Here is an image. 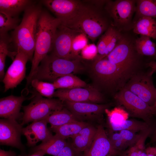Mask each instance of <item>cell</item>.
<instances>
[{"label":"cell","mask_w":156,"mask_h":156,"mask_svg":"<svg viewBox=\"0 0 156 156\" xmlns=\"http://www.w3.org/2000/svg\"><path fill=\"white\" fill-rule=\"evenodd\" d=\"M139 70L137 67L115 64L105 58L93 61L89 70L92 86L103 95L105 93L114 96Z\"/></svg>","instance_id":"6da1fadb"},{"label":"cell","mask_w":156,"mask_h":156,"mask_svg":"<svg viewBox=\"0 0 156 156\" xmlns=\"http://www.w3.org/2000/svg\"><path fill=\"white\" fill-rule=\"evenodd\" d=\"M62 24L84 34L94 42L112 25V22L104 7L83 0L73 16Z\"/></svg>","instance_id":"7a4b0ae2"},{"label":"cell","mask_w":156,"mask_h":156,"mask_svg":"<svg viewBox=\"0 0 156 156\" xmlns=\"http://www.w3.org/2000/svg\"><path fill=\"white\" fill-rule=\"evenodd\" d=\"M61 23L59 19L52 16L47 11L42 10L37 23L31 68L26 78L27 86L31 83L41 62L51 51L56 30Z\"/></svg>","instance_id":"3957f363"},{"label":"cell","mask_w":156,"mask_h":156,"mask_svg":"<svg viewBox=\"0 0 156 156\" xmlns=\"http://www.w3.org/2000/svg\"><path fill=\"white\" fill-rule=\"evenodd\" d=\"M41 6L35 3L24 11L20 23L12 32L10 42L14 45L16 52L27 55L32 60L34 53L36 27L42 10Z\"/></svg>","instance_id":"277c9868"},{"label":"cell","mask_w":156,"mask_h":156,"mask_svg":"<svg viewBox=\"0 0 156 156\" xmlns=\"http://www.w3.org/2000/svg\"><path fill=\"white\" fill-rule=\"evenodd\" d=\"M82 59L81 57L75 59L69 60L51 54L48 55L40 62L32 80L36 79L53 82L61 77L80 73L86 68Z\"/></svg>","instance_id":"5b68a950"},{"label":"cell","mask_w":156,"mask_h":156,"mask_svg":"<svg viewBox=\"0 0 156 156\" xmlns=\"http://www.w3.org/2000/svg\"><path fill=\"white\" fill-rule=\"evenodd\" d=\"M136 7V0H107L104 9L110 18L112 25L121 32L132 29V18Z\"/></svg>","instance_id":"8992f818"},{"label":"cell","mask_w":156,"mask_h":156,"mask_svg":"<svg viewBox=\"0 0 156 156\" xmlns=\"http://www.w3.org/2000/svg\"><path fill=\"white\" fill-rule=\"evenodd\" d=\"M114 97L117 103L122 106L129 116L141 118L145 122L153 124L152 117L156 114L152 107L130 91L124 87Z\"/></svg>","instance_id":"52a82bcc"},{"label":"cell","mask_w":156,"mask_h":156,"mask_svg":"<svg viewBox=\"0 0 156 156\" xmlns=\"http://www.w3.org/2000/svg\"><path fill=\"white\" fill-rule=\"evenodd\" d=\"M64 107V102L58 99L37 96L29 105L22 107L24 112L21 124L23 125L30 122L45 119L55 111Z\"/></svg>","instance_id":"ba28073f"},{"label":"cell","mask_w":156,"mask_h":156,"mask_svg":"<svg viewBox=\"0 0 156 156\" xmlns=\"http://www.w3.org/2000/svg\"><path fill=\"white\" fill-rule=\"evenodd\" d=\"M135 40L122 34L115 47L105 58L115 64L125 66H140L139 56L141 55L136 50Z\"/></svg>","instance_id":"9c48e42d"},{"label":"cell","mask_w":156,"mask_h":156,"mask_svg":"<svg viewBox=\"0 0 156 156\" xmlns=\"http://www.w3.org/2000/svg\"><path fill=\"white\" fill-rule=\"evenodd\" d=\"M149 72L139 71L127 82L124 88L130 91L149 106L154 105L156 98V89Z\"/></svg>","instance_id":"30bf717a"},{"label":"cell","mask_w":156,"mask_h":156,"mask_svg":"<svg viewBox=\"0 0 156 156\" xmlns=\"http://www.w3.org/2000/svg\"><path fill=\"white\" fill-rule=\"evenodd\" d=\"M53 97L64 101L89 102L102 104L105 101L104 95L92 86L84 88L57 89Z\"/></svg>","instance_id":"8fae6325"},{"label":"cell","mask_w":156,"mask_h":156,"mask_svg":"<svg viewBox=\"0 0 156 156\" xmlns=\"http://www.w3.org/2000/svg\"><path fill=\"white\" fill-rule=\"evenodd\" d=\"M79 33L61 23L56 32L51 54L69 60L76 59L72 55V45L74 38Z\"/></svg>","instance_id":"7c38bea8"},{"label":"cell","mask_w":156,"mask_h":156,"mask_svg":"<svg viewBox=\"0 0 156 156\" xmlns=\"http://www.w3.org/2000/svg\"><path fill=\"white\" fill-rule=\"evenodd\" d=\"M29 60V57L24 53L17 52L2 80L4 92L16 87L23 79L25 76L26 63Z\"/></svg>","instance_id":"4fadbf2b"},{"label":"cell","mask_w":156,"mask_h":156,"mask_svg":"<svg viewBox=\"0 0 156 156\" xmlns=\"http://www.w3.org/2000/svg\"><path fill=\"white\" fill-rule=\"evenodd\" d=\"M22 126L15 120L1 119L0 144L10 146L23 151L24 148L21 139L22 134Z\"/></svg>","instance_id":"5bb4252c"},{"label":"cell","mask_w":156,"mask_h":156,"mask_svg":"<svg viewBox=\"0 0 156 156\" xmlns=\"http://www.w3.org/2000/svg\"><path fill=\"white\" fill-rule=\"evenodd\" d=\"M64 107L79 120L97 118L105 112L111 104H98L89 102L64 101Z\"/></svg>","instance_id":"9a60e30c"},{"label":"cell","mask_w":156,"mask_h":156,"mask_svg":"<svg viewBox=\"0 0 156 156\" xmlns=\"http://www.w3.org/2000/svg\"><path fill=\"white\" fill-rule=\"evenodd\" d=\"M94 139L83 156H116L120 153L112 146L103 126L97 127Z\"/></svg>","instance_id":"2e32d148"},{"label":"cell","mask_w":156,"mask_h":156,"mask_svg":"<svg viewBox=\"0 0 156 156\" xmlns=\"http://www.w3.org/2000/svg\"><path fill=\"white\" fill-rule=\"evenodd\" d=\"M63 24L75 13L81 1L77 0H44L40 1Z\"/></svg>","instance_id":"e0dca14e"},{"label":"cell","mask_w":156,"mask_h":156,"mask_svg":"<svg viewBox=\"0 0 156 156\" xmlns=\"http://www.w3.org/2000/svg\"><path fill=\"white\" fill-rule=\"evenodd\" d=\"M47 123L45 119L42 120L33 122L23 128L22 134L26 138L28 146H34L38 142H45L53 136L47 127Z\"/></svg>","instance_id":"ac0fdd59"},{"label":"cell","mask_w":156,"mask_h":156,"mask_svg":"<svg viewBox=\"0 0 156 156\" xmlns=\"http://www.w3.org/2000/svg\"><path fill=\"white\" fill-rule=\"evenodd\" d=\"M26 98L11 95L0 99V116L4 118L16 120L22 118L23 113L20 112L23 102Z\"/></svg>","instance_id":"d6986e66"},{"label":"cell","mask_w":156,"mask_h":156,"mask_svg":"<svg viewBox=\"0 0 156 156\" xmlns=\"http://www.w3.org/2000/svg\"><path fill=\"white\" fill-rule=\"evenodd\" d=\"M97 128L89 125L72 138L71 145L78 153L85 152L90 146L95 137Z\"/></svg>","instance_id":"ffe728a7"},{"label":"cell","mask_w":156,"mask_h":156,"mask_svg":"<svg viewBox=\"0 0 156 156\" xmlns=\"http://www.w3.org/2000/svg\"><path fill=\"white\" fill-rule=\"evenodd\" d=\"M67 144L66 139L55 134L48 140L33 147L31 152L33 153L41 151L45 154L57 156Z\"/></svg>","instance_id":"44dd1931"},{"label":"cell","mask_w":156,"mask_h":156,"mask_svg":"<svg viewBox=\"0 0 156 156\" xmlns=\"http://www.w3.org/2000/svg\"><path fill=\"white\" fill-rule=\"evenodd\" d=\"M133 32L137 34L156 39V19L147 16H142L133 22Z\"/></svg>","instance_id":"7402d4cb"},{"label":"cell","mask_w":156,"mask_h":156,"mask_svg":"<svg viewBox=\"0 0 156 156\" xmlns=\"http://www.w3.org/2000/svg\"><path fill=\"white\" fill-rule=\"evenodd\" d=\"M34 3L33 1L29 0H0V12L17 17L20 13Z\"/></svg>","instance_id":"603a6c76"},{"label":"cell","mask_w":156,"mask_h":156,"mask_svg":"<svg viewBox=\"0 0 156 156\" xmlns=\"http://www.w3.org/2000/svg\"><path fill=\"white\" fill-rule=\"evenodd\" d=\"M51 125V128L57 127L68 123L79 120L65 107L57 110L45 119Z\"/></svg>","instance_id":"cb8c5ba5"},{"label":"cell","mask_w":156,"mask_h":156,"mask_svg":"<svg viewBox=\"0 0 156 156\" xmlns=\"http://www.w3.org/2000/svg\"><path fill=\"white\" fill-rule=\"evenodd\" d=\"M89 124L80 120L73 121L57 127L51 128L61 137L66 139L72 138Z\"/></svg>","instance_id":"d4e9b609"},{"label":"cell","mask_w":156,"mask_h":156,"mask_svg":"<svg viewBox=\"0 0 156 156\" xmlns=\"http://www.w3.org/2000/svg\"><path fill=\"white\" fill-rule=\"evenodd\" d=\"M153 128L152 125L141 131V135L138 142L134 145L129 147L122 152L119 156H147L145 141L150 136Z\"/></svg>","instance_id":"484cf974"},{"label":"cell","mask_w":156,"mask_h":156,"mask_svg":"<svg viewBox=\"0 0 156 156\" xmlns=\"http://www.w3.org/2000/svg\"><path fill=\"white\" fill-rule=\"evenodd\" d=\"M53 83L55 89L57 90L88 87L85 82L72 74L60 77L54 81Z\"/></svg>","instance_id":"4316f807"},{"label":"cell","mask_w":156,"mask_h":156,"mask_svg":"<svg viewBox=\"0 0 156 156\" xmlns=\"http://www.w3.org/2000/svg\"><path fill=\"white\" fill-rule=\"evenodd\" d=\"M10 38L8 34L0 35V77L2 80L4 76L5 67L6 56H8L13 60L17 52H11L9 49Z\"/></svg>","instance_id":"83f0119b"},{"label":"cell","mask_w":156,"mask_h":156,"mask_svg":"<svg viewBox=\"0 0 156 156\" xmlns=\"http://www.w3.org/2000/svg\"><path fill=\"white\" fill-rule=\"evenodd\" d=\"M135 19L145 16L156 19V0H136V7Z\"/></svg>","instance_id":"f1b7e54d"},{"label":"cell","mask_w":156,"mask_h":156,"mask_svg":"<svg viewBox=\"0 0 156 156\" xmlns=\"http://www.w3.org/2000/svg\"><path fill=\"white\" fill-rule=\"evenodd\" d=\"M149 37L140 35L135 40V47L138 53L141 55L155 56L156 44Z\"/></svg>","instance_id":"f546056e"},{"label":"cell","mask_w":156,"mask_h":156,"mask_svg":"<svg viewBox=\"0 0 156 156\" xmlns=\"http://www.w3.org/2000/svg\"><path fill=\"white\" fill-rule=\"evenodd\" d=\"M153 124H149L144 121L131 119H127L119 124L109 126L110 130L118 132L125 129L137 133L147 129Z\"/></svg>","instance_id":"4dcf8cb0"},{"label":"cell","mask_w":156,"mask_h":156,"mask_svg":"<svg viewBox=\"0 0 156 156\" xmlns=\"http://www.w3.org/2000/svg\"><path fill=\"white\" fill-rule=\"evenodd\" d=\"M105 112L107 116L109 125L120 124L128 119L129 114L122 107L118 106L113 109H105Z\"/></svg>","instance_id":"1f68e13d"},{"label":"cell","mask_w":156,"mask_h":156,"mask_svg":"<svg viewBox=\"0 0 156 156\" xmlns=\"http://www.w3.org/2000/svg\"><path fill=\"white\" fill-rule=\"evenodd\" d=\"M18 17H12L0 12V35L8 34L10 30L15 29L18 26Z\"/></svg>","instance_id":"d6a6232c"},{"label":"cell","mask_w":156,"mask_h":156,"mask_svg":"<svg viewBox=\"0 0 156 156\" xmlns=\"http://www.w3.org/2000/svg\"><path fill=\"white\" fill-rule=\"evenodd\" d=\"M31 84L42 96L47 98L53 97L56 89L53 83H50L34 79L32 80Z\"/></svg>","instance_id":"836d02e7"},{"label":"cell","mask_w":156,"mask_h":156,"mask_svg":"<svg viewBox=\"0 0 156 156\" xmlns=\"http://www.w3.org/2000/svg\"><path fill=\"white\" fill-rule=\"evenodd\" d=\"M114 28V27L111 25L100 38L96 45L98 51L97 55L93 61H98L105 58L107 44Z\"/></svg>","instance_id":"e575fe53"},{"label":"cell","mask_w":156,"mask_h":156,"mask_svg":"<svg viewBox=\"0 0 156 156\" xmlns=\"http://www.w3.org/2000/svg\"><path fill=\"white\" fill-rule=\"evenodd\" d=\"M88 37L84 34L79 33L74 38L72 44V51L75 59L80 57V52L88 44Z\"/></svg>","instance_id":"d590c367"},{"label":"cell","mask_w":156,"mask_h":156,"mask_svg":"<svg viewBox=\"0 0 156 156\" xmlns=\"http://www.w3.org/2000/svg\"><path fill=\"white\" fill-rule=\"evenodd\" d=\"M108 136L113 148L120 154L128 148L119 132L110 130Z\"/></svg>","instance_id":"8d00e7d4"},{"label":"cell","mask_w":156,"mask_h":156,"mask_svg":"<svg viewBox=\"0 0 156 156\" xmlns=\"http://www.w3.org/2000/svg\"><path fill=\"white\" fill-rule=\"evenodd\" d=\"M119 132L128 148L135 144L141 135V131L138 134L132 131L124 129L119 131Z\"/></svg>","instance_id":"74e56055"},{"label":"cell","mask_w":156,"mask_h":156,"mask_svg":"<svg viewBox=\"0 0 156 156\" xmlns=\"http://www.w3.org/2000/svg\"><path fill=\"white\" fill-rule=\"evenodd\" d=\"M122 35V34L121 32L118 31L114 27L112 33L107 44L105 55V58L114 49Z\"/></svg>","instance_id":"f35d334b"},{"label":"cell","mask_w":156,"mask_h":156,"mask_svg":"<svg viewBox=\"0 0 156 156\" xmlns=\"http://www.w3.org/2000/svg\"><path fill=\"white\" fill-rule=\"evenodd\" d=\"M98 53L96 45L94 44H87L81 52L82 59L88 60H94Z\"/></svg>","instance_id":"ab89813d"},{"label":"cell","mask_w":156,"mask_h":156,"mask_svg":"<svg viewBox=\"0 0 156 156\" xmlns=\"http://www.w3.org/2000/svg\"><path fill=\"white\" fill-rule=\"evenodd\" d=\"M77 153L73 148L71 145L68 143L57 156H76Z\"/></svg>","instance_id":"60d3db41"},{"label":"cell","mask_w":156,"mask_h":156,"mask_svg":"<svg viewBox=\"0 0 156 156\" xmlns=\"http://www.w3.org/2000/svg\"><path fill=\"white\" fill-rule=\"evenodd\" d=\"M147 156H156V146H149L146 148Z\"/></svg>","instance_id":"b9f144b4"},{"label":"cell","mask_w":156,"mask_h":156,"mask_svg":"<svg viewBox=\"0 0 156 156\" xmlns=\"http://www.w3.org/2000/svg\"><path fill=\"white\" fill-rule=\"evenodd\" d=\"M16 154L14 151L11 150L7 151L1 149H0V156H16Z\"/></svg>","instance_id":"7bdbcfd3"},{"label":"cell","mask_w":156,"mask_h":156,"mask_svg":"<svg viewBox=\"0 0 156 156\" xmlns=\"http://www.w3.org/2000/svg\"><path fill=\"white\" fill-rule=\"evenodd\" d=\"M151 142L156 143V121L153 125V129L150 135Z\"/></svg>","instance_id":"ee69618b"},{"label":"cell","mask_w":156,"mask_h":156,"mask_svg":"<svg viewBox=\"0 0 156 156\" xmlns=\"http://www.w3.org/2000/svg\"><path fill=\"white\" fill-rule=\"evenodd\" d=\"M45 154L43 152L39 151L36 152L28 156H23L19 155L18 156H44Z\"/></svg>","instance_id":"f6af8a7d"},{"label":"cell","mask_w":156,"mask_h":156,"mask_svg":"<svg viewBox=\"0 0 156 156\" xmlns=\"http://www.w3.org/2000/svg\"><path fill=\"white\" fill-rule=\"evenodd\" d=\"M153 109L155 112V113L156 114V101L155 104L152 107Z\"/></svg>","instance_id":"bcb514c9"},{"label":"cell","mask_w":156,"mask_h":156,"mask_svg":"<svg viewBox=\"0 0 156 156\" xmlns=\"http://www.w3.org/2000/svg\"><path fill=\"white\" fill-rule=\"evenodd\" d=\"M154 57L156 58V54H155V56Z\"/></svg>","instance_id":"7dc6e473"}]
</instances>
